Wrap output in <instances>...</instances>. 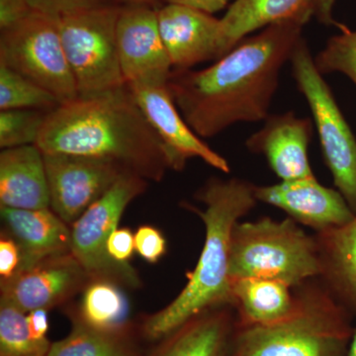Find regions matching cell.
Masks as SVG:
<instances>
[{
	"label": "cell",
	"mask_w": 356,
	"mask_h": 356,
	"mask_svg": "<svg viewBox=\"0 0 356 356\" xmlns=\"http://www.w3.org/2000/svg\"><path fill=\"white\" fill-rule=\"evenodd\" d=\"M303 26H268L206 69L172 72L168 88L192 130L208 139L235 124L266 120Z\"/></svg>",
	"instance_id": "1"
},
{
	"label": "cell",
	"mask_w": 356,
	"mask_h": 356,
	"mask_svg": "<svg viewBox=\"0 0 356 356\" xmlns=\"http://www.w3.org/2000/svg\"><path fill=\"white\" fill-rule=\"evenodd\" d=\"M43 154L111 161L147 181L172 170L170 154L128 86L63 103L47 115L36 143Z\"/></svg>",
	"instance_id": "2"
},
{
	"label": "cell",
	"mask_w": 356,
	"mask_h": 356,
	"mask_svg": "<svg viewBox=\"0 0 356 356\" xmlns=\"http://www.w3.org/2000/svg\"><path fill=\"white\" fill-rule=\"evenodd\" d=\"M255 185L240 178H212L197 192L205 209L192 207L205 225V243L195 268L177 298L137 324L140 339L159 341L209 309L233 305L229 250L233 229L257 202Z\"/></svg>",
	"instance_id": "3"
},
{
	"label": "cell",
	"mask_w": 356,
	"mask_h": 356,
	"mask_svg": "<svg viewBox=\"0 0 356 356\" xmlns=\"http://www.w3.org/2000/svg\"><path fill=\"white\" fill-rule=\"evenodd\" d=\"M353 332L348 313L330 295L296 297L280 322L240 327L228 356H343Z\"/></svg>",
	"instance_id": "4"
},
{
	"label": "cell",
	"mask_w": 356,
	"mask_h": 356,
	"mask_svg": "<svg viewBox=\"0 0 356 356\" xmlns=\"http://www.w3.org/2000/svg\"><path fill=\"white\" fill-rule=\"evenodd\" d=\"M324 274L318 241L292 219L238 222L229 250V277L266 278L291 286Z\"/></svg>",
	"instance_id": "5"
},
{
	"label": "cell",
	"mask_w": 356,
	"mask_h": 356,
	"mask_svg": "<svg viewBox=\"0 0 356 356\" xmlns=\"http://www.w3.org/2000/svg\"><path fill=\"white\" fill-rule=\"evenodd\" d=\"M120 11L109 4L56 18L79 96L126 86L117 50Z\"/></svg>",
	"instance_id": "6"
},
{
	"label": "cell",
	"mask_w": 356,
	"mask_h": 356,
	"mask_svg": "<svg viewBox=\"0 0 356 356\" xmlns=\"http://www.w3.org/2000/svg\"><path fill=\"white\" fill-rule=\"evenodd\" d=\"M292 74L310 107L323 156L337 191L356 213V138L334 99L332 89L316 67L306 40L293 51Z\"/></svg>",
	"instance_id": "7"
},
{
	"label": "cell",
	"mask_w": 356,
	"mask_h": 356,
	"mask_svg": "<svg viewBox=\"0 0 356 356\" xmlns=\"http://www.w3.org/2000/svg\"><path fill=\"white\" fill-rule=\"evenodd\" d=\"M149 181L135 173L124 172L99 200L70 226V252L89 280L109 281L125 289H139L143 282L130 264H119L107 250L110 236L118 229L123 213L134 199L146 192Z\"/></svg>",
	"instance_id": "8"
},
{
	"label": "cell",
	"mask_w": 356,
	"mask_h": 356,
	"mask_svg": "<svg viewBox=\"0 0 356 356\" xmlns=\"http://www.w3.org/2000/svg\"><path fill=\"white\" fill-rule=\"evenodd\" d=\"M0 64L39 84L60 104L79 96L56 18L34 11L2 30Z\"/></svg>",
	"instance_id": "9"
},
{
	"label": "cell",
	"mask_w": 356,
	"mask_h": 356,
	"mask_svg": "<svg viewBox=\"0 0 356 356\" xmlns=\"http://www.w3.org/2000/svg\"><path fill=\"white\" fill-rule=\"evenodd\" d=\"M44 161L51 209L70 226L128 172L111 161L74 154H44Z\"/></svg>",
	"instance_id": "10"
},
{
	"label": "cell",
	"mask_w": 356,
	"mask_h": 356,
	"mask_svg": "<svg viewBox=\"0 0 356 356\" xmlns=\"http://www.w3.org/2000/svg\"><path fill=\"white\" fill-rule=\"evenodd\" d=\"M116 39L126 86L168 83L172 65L159 33L158 10L149 6L121 8Z\"/></svg>",
	"instance_id": "11"
},
{
	"label": "cell",
	"mask_w": 356,
	"mask_h": 356,
	"mask_svg": "<svg viewBox=\"0 0 356 356\" xmlns=\"http://www.w3.org/2000/svg\"><path fill=\"white\" fill-rule=\"evenodd\" d=\"M90 282L72 252L51 255L13 278L0 281V300L9 302L21 311L29 312L65 305L83 291Z\"/></svg>",
	"instance_id": "12"
},
{
	"label": "cell",
	"mask_w": 356,
	"mask_h": 356,
	"mask_svg": "<svg viewBox=\"0 0 356 356\" xmlns=\"http://www.w3.org/2000/svg\"><path fill=\"white\" fill-rule=\"evenodd\" d=\"M127 86L134 100L170 154L172 170L180 172L188 159L198 158L220 172H229L228 161L205 144L202 138L185 121L168 84Z\"/></svg>",
	"instance_id": "13"
},
{
	"label": "cell",
	"mask_w": 356,
	"mask_h": 356,
	"mask_svg": "<svg viewBox=\"0 0 356 356\" xmlns=\"http://www.w3.org/2000/svg\"><path fill=\"white\" fill-rule=\"evenodd\" d=\"M255 196L320 233L344 226L355 215L341 192L324 186L316 177L257 186Z\"/></svg>",
	"instance_id": "14"
},
{
	"label": "cell",
	"mask_w": 356,
	"mask_h": 356,
	"mask_svg": "<svg viewBox=\"0 0 356 356\" xmlns=\"http://www.w3.org/2000/svg\"><path fill=\"white\" fill-rule=\"evenodd\" d=\"M159 33L172 67L191 70L217 60L221 23L212 14L184 4L168 3L158 10Z\"/></svg>",
	"instance_id": "15"
},
{
	"label": "cell",
	"mask_w": 356,
	"mask_h": 356,
	"mask_svg": "<svg viewBox=\"0 0 356 356\" xmlns=\"http://www.w3.org/2000/svg\"><path fill=\"white\" fill-rule=\"evenodd\" d=\"M313 122L294 112L269 115L264 125L245 142L248 151L266 156L273 172L282 181L315 177L308 149Z\"/></svg>",
	"instance_id": "16"
},
{
	"label": "cell",
	"mask_w": 356,
	"mask_h": 356,
	"mask_svg": "<svg viewBox=\"0 0 356 356\" xmlns=\"http://www.w3.org/2000/svg\"><path fill=\"white\" fill-rule=\"evenodd\" d=\"M0 216L1 232L19 245L22 254L19 271L51 255L70 252L72 229L51 208L29 210L0 207Z\"/></svg>",
	"instance_id": "17"
},
{
	"label": "cell",
	"mask_w": 356,
	"mask_h": 356,
	"mask_svg": "<svg viewBox=\"0 0 356 356\" xmlns=\"http://www.w3.org/2000/svg\"><path fill=\"white\" fill-rule=\"evenodd\" d=\"M0 207L51 208L44 154L37 145L1 149Z\"/></svg>",
	"instance_id": "18"
},
{
	"label": "cell",
	"mask_w": 356,
	"mask_h": 356,
	"mask_svg": "<svg viewBox=\"0 0 356 356\" xmlns=\"http://www.w3.org/2000/svg\"><path fill=\"white\" fill-rule=\"evenodd\" d=\"M227 307L209 309L189 318L140 356H228L234 324Z\"/></svg>",
	"instance_id": "19"
},
{
	"label": "cell",
	"mask_w": 356,
	"mask_h": 356,
	"mask_svg": "<svg viewBox=\"0 0 356 356\" xmlns=\"http://www.w3.org/2000/svg\"><path fill=\"white\" fill-rule=\"evenodd\" d=\"M315 0H236L220 19L218 60L250 33L283 22L305 25L314 16Z\"/></svg>",
	"instance_id": "20"
},
{
	"label": "cell",
	"mask_w": 356,
	"mask_h": 356,
	"mask_svg": "<svg viewBox=\"0 0 356 356\" xmlns=\"http://www.w3.org/2000/svg\"><path fill=\"white\" fill-rule=\"evenodd\" d=\"M233 305L240 318V327L280 322L294 310L296 297L289 285L266 278L232 280Z\"/></svg>",
	"instance_id": "21"
},
{
	"label": "cell",
	"mask_w": 356,
	"mask_h": 356,
	"mask_svg": "<svg viewBox=\"0 0 356 356\" xmlns=\"http://www.w3.org/2000/svg\"><path fill=\"white\" fill-rule=\"evenodd\" d=\"M318 243L324 276L344 305L356 312V213L344 226L320 233Z\"/></svg>",
	"instance_id": "22"
},
{
	"label": "cell",
	"mask_w": 356,
	"mask_h": 356,
	"mask_svg": "<svg viewBox=\"0 0 356 356\" xmlns=\"http://www.w3.org/2000/svg\"><path fill=\"white\" fill-rule=\"evenodd\" d=\"M124 289L109 281L91 280L79 303L70 307L67 316L70 321L104 331L130 327L134 323L129 318L130 303Z\"/></svg>",
	"instance_id": "23"
},
{
	"label": "cell",
	"mask_w": 356,
	"mask_h": 356,
	"mask_svg": "<svg viewBox=\"0 0 356 356\" xmlns=\"http://www.w3.org/2000/svg\"><path fill=\"white\" fill-rule=\"evenodd\" d=\"M69 336L51 343L47 356H140L137 324L116 331L95 329L72 321Z\"/></svg>",
	"instance_id": "24"
},
{
	"label": "cell",
	"mask_w": 356,
	"mask_h": 356,
	"mask_svg": "<svg viewBox=\"0 0 356 356\" xmlns=\"http://www.w3.org/2000/svg\"><path fill=\"white\" fill-rule=\"evenodd\" d=\"M51 343L33 339L27 314L0 300V356H47Z\"/></svg>",
	"instance_id": "25"
},
{
	"label": "cell",
	"mask_w": 356,
	"mask_h": 356,
	"mask_svg": "<svg viewBox=\"0 0 356 356\" xmlns=\"http://www.w3.org/2000/svg\"><path fill=\"white\" fill-rule=\"evenodd\" d=\"M60 103L48 90L0 64V111L13 109H37L50 112Z\"/></svg>",
	"instance_id": "26"
},
{
	"label": "cell",
	"mask_w": 356,
	"mask_h": 356,
	"mask_svg": "<svg viewBox=\"0 0 356 356\" xmlns=\"http://www.w3.org/2000/svg\"><path fill=\"white\" fill-rule=\"evenodd\" d=\"M49 112L37 109L0 111V147L10 149L36 145Z\"/></svg>",
	"instance_id": "27"
},
{
	"label": "cell",
	"mask_w": 356,
	"mask_h": 356,
	"mask_svg": "<svg viewBox=\"0 0 356 356\" xmlns=\"http://www.w3.org/2000/svg\"><path fill=\"white\" fill-rule=\"evenodd\" d=\"M318 72L324 76L341 72L356 86V30L350 28L327 40L322 51L314 58Z\"/></svg>",
	"instance_id": "28"
},
{
	"label": "cell",
	"mask_w": 356,
	"mask_h": 356,
	"mask_svg": "<svg viewBox=\"0 0 356 356\" xmlns=\"http://www.w3.org/2000/svg\"><path fill=\"white\" fill-rule=\"evenodd\" d=\"M135 250L149 264H156L166 252L165 236L156 227L140 226L135 233Z\"/></svg>",
	"instance_id": "29"
},
{
	"label": "cell",
	"mask_w": 356,
	"mask_h": 356,
	"mask_svg": "<svg viewBox=\"0 0 356 356\" xmlns=\"http://www.w3.org/2000/svg\"><path fill=\"white\" fill-rule=\"evenodd\" d=\"M37 13L53 18L62 17L69 14L109 6L108 0H28Z\"/></svg>",
	"instance_id": "30"
},
{
	"label": "cell",
	"mask_w": 356,
	"mask_h": 356,
	"mask_svg": "<svg viewBox=\"0 0 356 356\" xmlns=\"http://www.w3.org/2000/svg\"><path fill=\"white\" fill-rule=\"evenodd\" d=\"M22 254L19 245L11 236L1 232L0 235V281L13 278L19 271Z\"/></svg>",
	"instance_id": "31"
},
{
	"label": "cell",
	"mask_w": 356,
	"mask_h": 356,
	"mask_svg": "<svg viewBox=\"0 0 356 356\" xmlns=\"http://www.w3.org/2000/svg\"><path fill=\"white\" fill-rule=\"evenodd\" d=\"M107 250L111 259L119 264H130L135 250V234L130 229L118 228L110 236Z\"/></svg>",
	"instance_id": "32"
},
{
	"label": "cell",
	"mask_w": 356,
	"mask_h": 356,
	"mask_svg": "<svg viewBox=\"0 0 356 356\" xmlns=\"http://www.w3.org/2000/svg\"><path fill=\"white\" fill-rule=\"evenodd\" d=\"M28 0H0V28L8 29L34 13Z\"/></svg>",
	"instance_id": "33"
},
{
	"label": "cell",
	"mask_w": 356,
	"mask_h": 356,
	"mask_svg": "<svg viewBox=\"0 0 356 356\" xmlns=\"http://www.w3.org/2000/svg\"><path fill=\"white\" fill-rule=\"evenodd\" d=\"M48 312L44 309H38L27 314L28 327L33 339L39 341L48 339L47 334L50 327Z\"/></svg>",
	"instance_id": "34"
},
{
	"label": "cell",
	"mask_w": 356,
	"mask_h": 356,
	"mask_svg": "<svg viewBox=\"0 0 356 356\" xmlns=\"http://www.w3.org/2000/svg\"><path fill=\"white\" fill-rule=\"evenodd\" d=\"M336 1L337 0H315L314 16L322 24L336 26L341 31V30L346 29V26L337 22L332 17V10H334Z\"/></svg>",
	"instance_id": "35"
},
{
	"label": "cell",
	"mask_w": 356,
	"mask_h": 356,
	"mask_svg": "<svg viewBox=\"0 0 356 356\" xmlns=\"http://www.w3.org/2000/svg\"><path fill=\"white\" fill-rule=\"evenodd\" d=\"M168 3L184 4L213 14L225 8L231 0H165Z\"/></svg>",
	"instance_id": "36"
},
{
	"label": "cell",
	"mask_w": 356,
	"mask_h": 356,
	"mask_svg": "<svg viewBox=\"0 0 356 356\" xmlns=\"http://www.w3.org/2000/svg\"><path fill=\"white\" fill-rule=\"evenodd\" d=\"M129 6H149L153 4L156 0H121Z\"/></svg>",
	"instance_id": "37"
},
{
	"label": "cell",
	"mask_w": 356,
	"mask_h": 356,
	"mask_svg": "<svg viewBox=\"0 0 356 356\" xmlns=\"http://www.w3.org/2000/svg\"><path fill=\"white\" fill-rule=\"evenodd\" d=\"M348 356H356V331L353 332L350 348H348Z\"/></svg>",
	"instance_id": "38"
}]
</instances>
